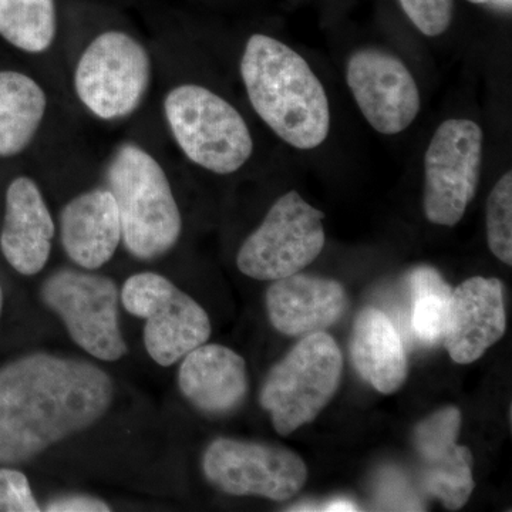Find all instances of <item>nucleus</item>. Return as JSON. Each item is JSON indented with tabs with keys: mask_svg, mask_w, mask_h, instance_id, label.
Listing matches in <instances>:
<instances>
[{
	"mask_svg": "<svg viewBox=\"0 0 512 512\" xmlns=\"http://www.w3.org/2000/svg\"><path fill=\"white\" fill-rule=\"evenodd\" d=\"M106 180L128 254L151 261L170 252L183 232V217L156 157L138 144H121L107 164Z\"/></svg>",
	"mask_w": 512,
	"mask_h": 512,
	"instance_id": "7ed1b4c3",
	"label": "nucleus"
},
{
	"mask_svg": "<svg viewBox=\"0 0 512 512\" xmlns=\"http://www.w3.org/2000/svg\"><path fill=\"white\" fill-rule=\"evenodd\" d=\"M178 387L195 409L224 416L238 410L247 399V363L227 346L204 343L181 359Z\"/></svg>",
	"mask_w": 512,
	"mask_h": 512,
	"instance_id": "f3484780",
	"label": "nucleus"
},
{
	"mask_svg": "<svg viewBox=\"0 0 512 512\" xmlns=\"http://www.w3.org/2000/svg\"><path fill=\"white\" fill-rule=\"evenodd\" d=\"M47 512H109L110 505L92 495H66L46 504Z\"/></svg>",
	"mask_w": 512,
	"mask_h": 512,
	"instance_id": "a878e982",
	"label": "nucleus"
},
{
	"mask_svg": "<svg viewBox=\"0 0 512 512\" xmlns=\"http://www.w3.org/2000/svg\"><path fill=\"white\" fill-rule=\"evenodd\" d=\"M468 2L476 3V5H481V3L493 2V0H468Z\"/></svg>",
	"mask_w": 512,
	"mask_h": 512,
	"instance_id": "c85d7f7f",
	"label": "nucleus"
},
{
	"mask_svg": "<svg viewBox=\"0 0 512 512\" xmlns=\"http://www.w3.org/2000/svg\"><path fill=\"white\" fill-rule=\"evenodd\" d=\"M407 18L423 35H443L453 19L454 0H399Z\"/></svg>",
	"mask_w": 512,
	"mask_h": 512,
	"instance_id": "b1692460",
	"label": "nucleus"
},
{
	"mask_svg": "<svg viewBox=\"0 0 512 512\" xmlns=\"http://www.w3.org/2000/svg\"><path fill=\"white\" fill-rule=\"evenodd\" d=\"M56 224L39 184L20 175L10 181L5 197V218L0 251L20 275L40 274L52 254Z\"/></svg>",
	"mask_w": 512,
	"mask_h": 512,
	"instance_id": "2eb2a0df",
	"label": "nucleus"
},
{
	"mask_svg": "<svg viewBox=\"0 0 512 512\" xmlns=\"http://www.w3.org/2000/svg\"><path fill=\"white\" fill-rule=\"evenodd\" d=\"M461 429L458 407L447 406L421 420L414 447L421 461V484L450 511L460 510L474 491L473 454L457 444Z\"/></svg>",
	"mask_w": 512,
	"mask_h": 512,
	"instance_id": "ddd939ff",
	"label": "nucleus"
},
{
	"mask_svg": "<svg viewBox=\"0 0 512 512\" xmlns=\"http://www.w3.org/2000/svg\"><path fill=\"white\" fill-rule=\"evenodd\" d=\"M342 372V352L332 336L325 332L303 336L272 367L259 394L276 433L289 436L312 423L338 392Z\"/></svg>",
	"mask_w": 512,
	"mask_h": 512,
	"instance_id": "39448f33",
	"label": "nucleus"
},
{
	"mask_svg": "<svg viewBox=\"0 0 512 512\" xmlns=\"http://www.w3.org/2000/svg\"><path fill=\"white\" fill-rule=\"evenodd\" d=\"M40 296L84 352L103 362H117L126 356L119 320L120 292L109 276L87 269H59L43 282Z\"/></svg>",
	"mask_w": 512,
	"mask_h": 512,
	"instance_id": "6e6552de",
	"label": "nucleus"
},
{
	"mask_svg": "<svg viewBox=\"0 0 512 512\" xmlns=\"http://www.w3.org/2000/svg\"><path fill=\"white\" fill-rule=\"evenodd\" d=\"M2 309H3V289H2V286H0V315H2Z\"/></svg>",
	"mask_w": 512,
	"mask_h": 512,
	"instance_id": "cd10ccee",
	"label": "nucleus"
},
{
	"mask_svg": "<svg viewBox=\"0 0 512 512\" xmlns=\"http://www.w3.org/2000/svg\"><path fill=\"white\" fill-rule=\"evenodd\" d=\"M153 82L147 47L123 30H106L86 46L73 74L74 93L101 121L127 119L146 99Z\"/></svg>",
	"mask_w": 512,
	"mask_h": 512,
	"instance_id": "423d86ee",
	"label": "nucleus"
},
{
	"mask_svg": "<svg viewBox=\"0 0 512 512\" xmlns=\"http://www.w3.org/2000/svg\"><path fill=\"white\" fill-rule=\"evenodd\" d=\"M346 82L367 123L379 133H402L419 116L420 92L413 74L399 57L384 50L353 53Z\"/></svg>",
	"mask_w": 512,
	"mask_h": 512,
	"instance_id": "f8f14e48",
	"label": "nucleus"
},
{
	"mask_svg": "<svg viewBox=\"0 0 512 512\" xmlns=\"http://www.w3.org/2000/svg\"><path fill=\"white\" fill-rule=\"evenodd\" d=\"M42 84L18 70H0V158L19 156L35 140L47 113Z\"/></svg>",
	"mask_w": 512,
	"mask_h": 512,
	"instance_id": "aec40b11",
	"label": "nucleus"
},
{
	"mask_svg": "<svg viewBox=\"0 0 512 512\" xmlns=\"http://www.w3.org/2000/svg\"><path fill=\"white\" fill-rule=\"evenodd\" d=\"M483 130L474 121L450 119L437 128L424 157V215L454 227L476 195L483 167Z\"/></svg>",
	"mask_w": 512,
	"mask_h": 512,
	"instance_id": "9d476101",
	"label": "nucleus"
},
{
	"mask_svg": "<svg viewBox=\"0 0 512 512\" xmlns=\"http://www.w3.org/2000/svg\"><path fill=\"white\" fill-rule=\"evenodd\" d=\"M488 247L495 258L512 265V174L505 173L487 200Z\"/></svg>",
	"mask_w": 512,
	"mask_h": 512,
	"instance_id": "5701e85b",
	"label": "nucleus"
},
{
	"mask_svg": "<svg viewBox=\"0 0 512 512\" xmlns=\"http://www.w3.org/2000/svg\"><path fill=\"white\" fill-rule=\"evenodd\" d=\"M64 252L79 268L96 271L116 254L121 225L116 200L109 188H93L76 195L60 214Z\"/></svg>",
	"mask_w": 512,
	"mask_h": 512,
	"instance_id": "a211bd4d",
	"label": "nucleus"
},
{
	"mask_svg": "<svg viewBox=\"0 0 512 512\" xmlns=\"http://www.w3.org/2000/svg\"><path fill=\"white\" fill-rule=\"evenodd\" d=\"M241 77L252 109L276 136L299 150L325 143L330 128L328 96L295 50L256 33L245 45Z\"/></svg>",
	"mask_w": 512,
	"mask_h": 512,
	"instance_id": "f03ea898",
	"label": "nucleus"
},
{
	"mask_svg": "<svg viewBox=\"0 0 512 512\" xmlns=\"http://www.w3.org/2000/svg\"><path fill=\"white\" fill-rule=\"evenodd\" d=\"M272 282L266 312L272 326L286 336L325 332L348 311V293L335 279L298 272Z\"/></svg>",
	"mask_w": 512,
	"mask_h": 512,
	"instance_id": "dca6fc26",
	"label": "nucleus"
},
{
	"mask_svg": "<svg viewBox=\"0 0 512 512\" xmlns=\"http://www.w3.org/2000/svg\"><path fill=\"white\" fill-rule=\"evenodd\" d=\"M350 356L356 372L379 393H396L406 382L409 366L402 336L380 309L367 306L356 316Z\"/></svg>",
	"mask_w": 512,
	"mask_h": 512,
	"instance_id": "6ab92c4d",
	"label": "nucleus"
},
{
	"mask_svg": "<svg viewBox=\"0 0 512 512\" xmlns=\"http://www.w3.org/2000/svg\"><path fill=\"white\" fill-rule=\"evenodd\" d=\"M57 36L55 0H0V37L10 46L42 55Z\"/></svg>",
	"mask_w": 512,
	"mask_h": 512,
	"instance_id": "412c9836",
	"label": "nucleus"
},
{
	"mask_svg": "<svg viewBox=\"0 0 512 512\" xmlns=\"http://www.w3.org/2000/svg\"><path fill=\"white\" fill-rule=\"evenodd\" d=\"M28 477L13 468H0V512H39Z\"/></svg>",
	"mask_w": 512,
	"mask_h": 512,
	"instance_id": "393cba45",
	"label": "nucleus"
},
{
	"mask_svg": "<svg viewBox=\"0 0 512 512\" xmlns=\"http://www.w3.org/2000/svg\"><path fill=\"white\" fill-rule=\"evenodd\" d=\"M325 511H356V505L349 503V501H333L323 508Z\"/></svg>",
	"mask_w": 512,
	"mask_h": 512,
	"instance_id": "bb28decb",
	"label": "nucleus"
},
{
	"mask_svg": "<svg viewBox=\"0 0 512 512\" xmlns=\"http://www.w3.org/2000/svg\"><path fill=\"white\" fill-rule=\"evenodd\" d=\"M412 329L424 345L441 342L446 332L453 289L433 266H419L409 276Z\"/></svg>",
	"mask_w": 512,
	"mask_h": 512,
	"instance_id": "4be33fe9",
	"label": "nucleus"
},
{
	"mask_svg": "<svg viewBox=\"0 0 512 512\" xmlns=\"http://www.w3.org/2000/svg\"><path fill=\"white\" fill-rule=\"evenodd\" d=\"M164 117L185 157L214 174H234L254 153L247 121L220 94L200 84L175 86L165 96Z\"/></svg>",
	"mask_w": 512,
	"mask_h": 512,
	"instance_id": "20e7f679",
	"label": "nucleus"
},
{
	"mask_svg": "<svg viewBox=\"0 0 512 512\" xmlns=\"http://www.w3.org/2000/svg\"><path fill=\"white\" fill-rule=\"evenodd\" d=\"M120 299L130 315L146 320L144 346L158 366L175 365L210 339L208 313L164 275H131L121 288Z\"/></svg>",
	"mask_w": 512,
	"mask_h": 512,
	"instance_id": "0eeeda50",
	"label": "nucleus"
},
{
	"mask_svg": "<svg viewBox=\"0 0 512 512\" xmlns=\"http://www.w3.org/2000/svg\"><path fill=\"white\" fill-rule=\"evenodd\" d=\"M323 218L325 214L299 192H286L239 248V271L256 281H276L302 272L325 248Z\"/></svg>",
	"mask_w": 512,
	"mask_h": 512,
	"instance_id": "1a4fd4ad",
	"label": "nucleus"
},
{
	"mask_svg": "<svg viewBox=\"0 0 512 512\" xmlns=\"http://www.w3.org/2000/svg\"><path fill=\"white\" fill-rule=\"evenodd\" d=\"M505 329L507 312L500 279L474 276L454 289L443 338L454 362H476L503 338Z\"/></svg>",
	"mask_w": 512,
	"mask_h": 512,
	"instance_id": "4468645a",
	"label": "nucleus"
},
{
	"mask_svg": "<svg viewBox=\"0 0 512 512\" xmlns=\"http://www.w3.org/2000/svg\"><path fill=\"white\" fill-rule=\"evenodd\" d=\"M114 384L87 360L37 352L0 369V464L32 460L103 419Z\"/></svg>",
	"mask_w": 512,
	"mask_h": 512,
	"instance_id": "f257e3e1",
	"label": "nucleus"
},
{
	"mask_svg": "<svg viewBox=\"0 0 512 512\" xmlns=\"http://www.w3.org/2000/svg\"><path fill=\"white\" fill-rule=\"evenodd\" d=\"M202 471L222 493L272 501L295 497L308 480L305 461L289 448L227 437L207 447Z\"/></svg>",
	"mask_w": 512,
	"mask_h": 512,
	"instance_id": "9b49d317",
	"label": "nucleus"
}]
</instances>
